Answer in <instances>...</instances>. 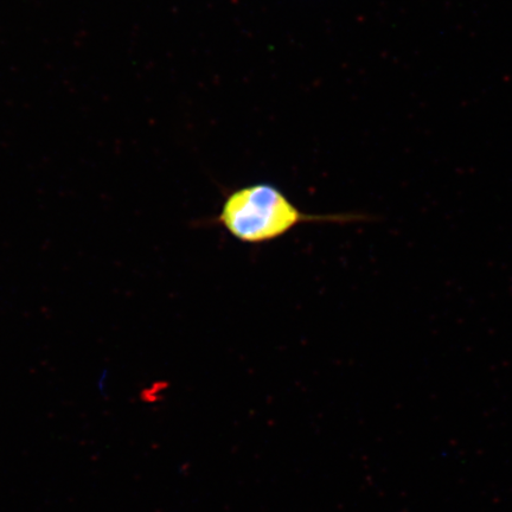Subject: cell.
<instances>
[{"instance_id":"6da1fadb","label":"cell","mask_w":512,"mask_h":512,"mask_svg":"<svg viewBox=\"0 0 512 512\" xmlns=\"http://www.w3.org/2000/svg\"><path fill=\"white\" fill-rule=\"evenodd\" d=\"M362 220V215L304 213L270 183H256L230 191L216 217V222L230 236L247 245H264L278 240L306 223L345 224Z\"/></svg>"},{"instance_id":"7a4b0ae2","label":"cell","mask_w":512,"mask_h":512,"mask_svg":"<svg viewBox=\"0 0 512 512\" xmlns=\"http://www.w3.org/2000/svg\"><path fill=\"white\" fill-rule=\"evenodd\" d=\"M106 382H107V377H106V371L104 373V375H102L100 381H99V390L102 394V396H105V392H106Z\"/></svg>"}]
</instances>
